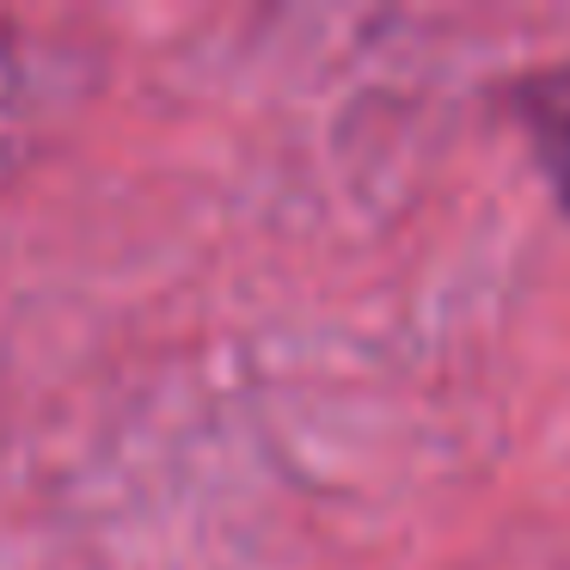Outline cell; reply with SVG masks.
I'll return each mask as SVG.
<instances>
[{
    "label": "cell",
    "mask_w": 570,
    "mask_h": 570,
    "mask_svg": "<svg viewBox=\"0 0 570 570\" xmlns=\"http://www.w3.org/2000/svg\"><path fill=\"white\" fill-rule=\"evenodd\" d=\"M515 111H521V124H528L540 173L552 178V197L564 203V215H570V68L533 75L528 87L515 92Z\"/></svg>",
    "instance_id": "obj_1"
}]
</instances>
